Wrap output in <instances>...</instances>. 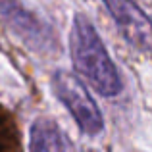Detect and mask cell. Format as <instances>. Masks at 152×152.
I'll return each instance as SVG.
<instances>
[{"mask_svg": "<svg viewBox=\"0 0 152 152\" xmlns=\"http://www.w3.org/2000/svg\"><path fill=\"white\" fill-rule=\"evenodd\" d=\"M50 87L83 135L96 137L104 131V118L100 108L77 75L66 69H56L50 77Z\"/></svg>", "mask_w": 152, "mask_h": 152, "instance_id": "cell-2", "label": "cell"}, {"mask_svg": "<svg viewBox=\"0 0 152 152\" xmlns=\"http://www.w3.org/2000/svg\"><path fill=\"white\" fill-rule=\"evenodd\" d=\"M119 33L141 52L152 50V19L133 0H102Z\"/></svg>", "mask_w": 152, "mask_h": 152, "instance_id": "cell-4", "label": "cell"}, {"mask_svg": "<svg viewBox=\"0 0 152 152\" xmlns=\"http://www.w3.org/2000/svg\"><path fill=\"white\" fill-rule=\"evenodd\" d=\"M73 142L66 137L58 123L46 118H39L29 129V150L46 152V150H71Z\"/></svg>", "mask_w": 152, "mask_h": 152, "instance_id": "cell-5", "label": "cell"}, {"mask_svg": "<svg viewBox=\"0 0 152 152\" xmlns=\"http://www.w3.org/2000/svg\"><path fill=\"white\" fill-rule=\"evenodd\" d=\"M69 54L75 71L102 96H118L123 81L112 62L98 31L83 14L73 15L69 31Z\"/></svg>", "mask_w": 152, "mask_h": 152, "instance_id": "cell-1", "label": "cell"}, {"mask_svg": "<svg viewBox=\"0 0 152 152\" xmlns=\"http://www.w3.org/2000/svg\"><path fill=\"white\" fill-rule=\"evenodd\" d=\"M0 18L12 29V33L31 50L42 54L56 50V35L50 25L21 2L0 0Z\"/></svg>", "mask_w": 152, "mask_h": 152, "instance_id": "cell-3", "label": "cell"}]
</instances>
